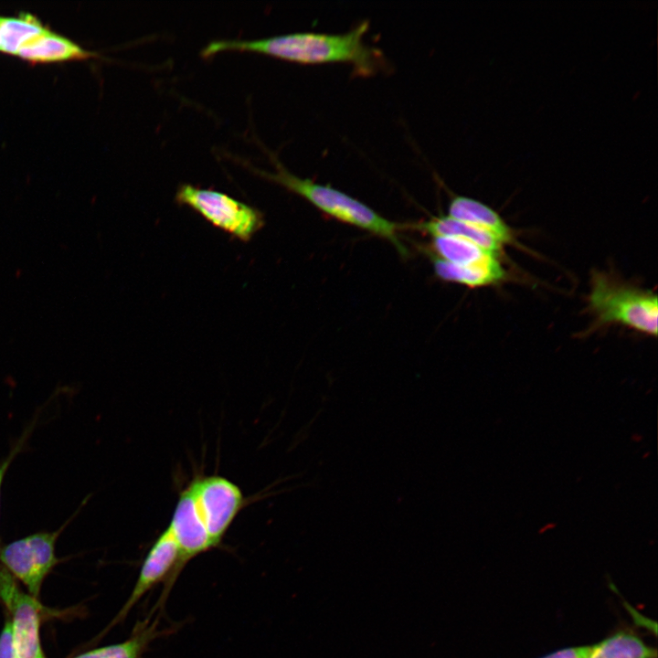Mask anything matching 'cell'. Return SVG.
I'll list each match as a JSON object with an SVG mask.
<instances>
[{
  "mask_svg": "<svg viewBox=\"0 0 658 658\" xmlns=\"http://www.w3.org/2000/svg\"><path fill=\"white\" fill-rule=\"evenodd\" d=\"M364 21L342 34L297 32L256 40H216L202 50L204 57L224 50L253 51L299 63L349 62L358 72H373L378 52L366 45Z\"/></svg>",
  "mask_w": 658,
  "mask_h": 658,
  "instance_id": "1",
  "label": "cell"
},
{
  "mask_svg": "<svg viewBox=\"0 0 658 658\" xmlns=\"http://www.w3.org/2000/svg\"><path fill=\"white\" fill-rule=\"evenodd\" d=\"M273 161L275 172L259 169H254V172L301 196L330 217L388 240L400 255H408L398 237L402 225L380 216L367 205L338 189L317 184L309 178L298 177L284 168L277 159Z\"/></svg>",
  "mask_w": 658,
  "mask_h": 658,
  "instance_id": "2",
  "label": "cell"
},
{
  "mask_svg": "<svg viewBox=\"0 0 658 658\" xmlns=\"http://www.w3.org/2000/svg\"><path fill=\"white\" fill-rule=\"evenodd\" d=\"M657 301L654 293L617 283L601 273L593 275L589 302L600 324H620L656 336Z\"/></svg>",
  "mask_w": 658,
  "mask_h": 658,
  "instance_id": "3",
  "label": "cell"
},
{
  "mask_svg": "<svg viewBox=\"0 0 658 658\" xmlns=\"http://www.w3.org/2000/svg\"><path fill=\"white\" fill-rule=\"evenodd\" d=\"M175 199L242 241L249 240L264 225L263 215L257 208L212 189L182 185Z\"/></svg>",
  "mask_w": 658,
  "mask_h": 658,
  "instance_id": "4",
  "label": "cell"
},
{
  "mask_svg": "<svg viewBox=\"0 0 658 658\" xmlns=\"http://www.w3.org/2000/svg\"><path fill=\"white\" fill-rule=\"evenodd\" d=\"M67 521L53 532H38L13 541L0 550V562L9 574L20 580L28 594L37 599L45 578L58 563L55 554L57 539Z\"/></svg>",
  "mask_w": 658,
  "mask_h": 658,
  "instance_id": "5",
  "label": "cell"
},
{
  "mask_svg": "<svg viewBox=\"0 0 658 658\" xmlns=\"http://www.w3.org/2000/svg\"><path fill=\"white\" fill-rule=\"evenodd\" d=\"M198 514L213 547H218L247 501L235 483L220 475L196 476L189 482Z\"/></svg>",
  "mask_w": 658,
  "mask_h": 658,
  "instance_id": "6",
  "label": "cell"
},
{
  "mask_svg": "<svg viewBox=\"0 0 658 658\" xmlns=\"http://www.w3.org/2000/svg\"><path fill=\"white\" fill-rule=\"evenodd\" d=\"M0 600L9 612L12 638L19 658H47L40 642V605L21 590L15 578L0 566Z\"/></svg>",
  "mask_w": 658,
  "mask_h": 658,
  "instance_id": "7",
  "label": "cell"
},
{
  "mask_svg": "<svg viewBox=\"0 0 658 658\" xmlns=\"http://www.w3.org/2000/svg\"><path fill=\"white\" fill-rule=\"evenodd\" d=\"M183 568L179 547L166 527L147 552L132 593L112 624L124 619L134 605L164 578H171L172 582L175 581Z\"/></svg>",
  "mask_w": 658,
  "mask_h": 658,
  "instance_id": "8",
  "label": "cell"
},
{
  "mask_svg": "<svg viewBox=\"0 0 658 658\" xmlns=\"http://www.w3.org/2000/svg\"><path fill=\"white\" fill-rule=\"evenodd\" d=\"M167 527L179 547L183 566L193 557L214 548L198 514L190 483L181 491Z\"/></svg>",
  "mask_w": 658,
  "mask_h": 658,
  "instance_id": "9",
  "label": "cell"
},
{
  "mask_svg": "<svg viewBox=\"0 0 658 658\" xmlns=\"http://www.w3.org/2000/svg\"><path fill=\"white\" fill-rule=\"evenodd\" d=\"M16 56L32 64L88 59L96 54L50 29L23 46Z\"/></svg>",
  "mask_w": 658,
  "mask_h": 658,
  "instance_id": "10",
  "label": "cell"
},
{
  "mask_svg": "<svg viewBox=\"0 0 658 658\" xmlns=\"http://www.w3.org/2000/svg\"><path fill=\"white\" fill-rule=\"evenodd\" d=\"M432 263L434 272L440 280L472 288L495 284L505 278V271L498 257H491L473 264L457 265L434 256Z\"/></svg>",
  "mask_w": 658,
  "mask_h": 658,
  "instance_id": "11",
  "label": "cell"
},
{
  "mask_svg": "<svg viewBox=\"0 0 658 658\" xmlns=\"http://www.w3.org/2000/svg\"><path fill=\"white\" fill-rule=\"evenodd\" d=\"M449 217L474 225L493 234L503 244L513 239L509 226L486 204L472 197L454 196L449 204Z\"/></svg>",
  "mask_w": 658,
  "mask_h": 658,
  "instance_id": "12",
  "label": "cell"
},
{
  "mask_svg": "<svg viewBox=\"0 0 658 658\" xmlns=\"http://www.w3.org/2000/svg\"><path fill=\"white\" fill-rule=\"evenodd\" d=\"M585 658H657V649L629 628H620L589 645Z\"/></svg>",
  "mask_w": 658,
  "mask_h": 658,
  "instance_id": "13",
  "label": "cell"
},
{
  "mask_svg": "<svg viewBox=\"0 0 658 658\" xmlns=\"http://www.w3.org/2000/svg\"><path fill=\"white\" fill-rule=\"evenodd\" d=\"M418 228L433 237L451 236L465 239L496 255H499L504 245L487 230L449 216L432 218L418 225Z\"/></svg>",
  "mask_w": 658,
  "mask_h": 658,
  "instance_id": "14",
  "label": "cell"
},
{
  "mask_svg": "<svg viewBox=\"0 0 658 658\" xmlns=\"http://www.w3.org/2000/svg\"><path fill=\"white\" fill-rule=\"evenodd\" d=\"M48 29L36 16L29 13H21L13 17L0 16V51L16 56L23 46Z\"/></svg>",
  "mask_w": 658,
  "mask_h": 658,
  "instance_id": "15",
  "label": "cell"
},
{
  "mask_svg": "<svg viewBox=\"0 0 658 658\" xmlns=\"http://www.w3.org/2000/svg\"><path fill=\"white\" fill-rule=\"evenodd\" d=\"M434 256L457 265H469L498 255L488 251L465 239L451 236H435L431 242Z\"/></svg>",
  "mask_w": 658,
  "mask_h": 658,
  "instance_id": "16",
  "label": "cell"
},
{
  "mask_svg": "<svg viewBox=\"0 0 658 658\" xmlns=\"http://www.w3.org/2000/svg\"><path fill=\"white\" fill-rule=\"evenodd\" d=\"M157 621L148 626L141 623L128 640L82 653L72 658H142L151 641L156 636Z\"/></svg>",
  "mask_w": 658,
  "mask_h": 658,
  "instance_id": "17",
  "label": "cell"
},
{
  "mask_svg": "<svg viewBox=\"0 0 658 658\" xmlns=\"http://www.w3.org/2000/svg\"><path fill=\"white\" fill-rule=\"evenodd\" d=\"M0 658H19L14 645L11 625L8 619L0 633Z\"/></svg>",
  "mask_w": 658,
  "mask_h": 658,
  "instance_id": "18",
  "label": "cell"
},
{
  "mask_svg": "<svg viewBox=\"0 0 658 658\" xmlns=\"http://www.w3.org/2000/svg\"><path fill=\"white\" fill-rule=\"evenodd\" d=\"M30 430H31V428L28 430H26L23 437L20 438V440L16 441V445L12 448V450L10 451L8 455L0 462V496H1V487H2V483H3V480L8 470V467L10 466L11 462L16 458V456L21 451L22 448L25 445L26 439L27 438Z\"/></svg>",
  "mask_w": 658,
  "mask_h": 658,
  "instance_id": "19",
  "label": "cell"
},
{
  "mask_svg": "<svg viewBox=\"0 0 658 658\" xmlns=\"http://www.w3.org/2000/svg\"><path fill=\"white\" fill-rule=\"evenodd\" d=\"M589 645L565 647L547 653L540 658H585Z\"/></svg>",
  "mask_w": 658,
  "mask_h": 658,
  "instance_id": "20",
  "label": "cell"
},
{
  "mask_svg": "<svg viewBox=\"0 0 658 658\" xmlns=\"http://www.w3.org/2000/svg\"><path fill=\"white\" fill-rule=\"evenodd\" d=\"M642 439V436H641L639 434H634L631 436V440L636 442L641 441Z\"/></svg>",
  "mask_w": 658,
  "mask_h": 658,
  "instance_id": "21",
  "label": "cell"
}]
</instances>
